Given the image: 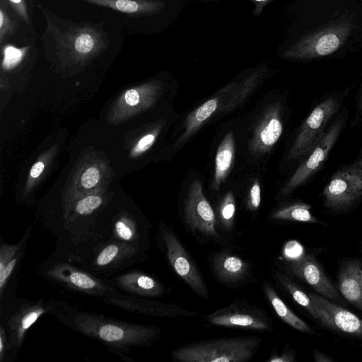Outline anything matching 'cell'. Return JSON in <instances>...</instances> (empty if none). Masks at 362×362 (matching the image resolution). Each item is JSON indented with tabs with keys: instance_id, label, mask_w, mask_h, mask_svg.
Returning <instances> with one entry per match:
<instances>
[{
	"instance_id": "6da1fadb",
	"label": "cell",
	"mask_w": 362,
	"mask_h": 362,
	"mask_svg": "<svg viewBox=\"0 0 362 362\" xmlns=\"http://www.w3.org/2000/svg\"><path fill=\"white\" fill-rule=\"evenodd\" d=\"M54 314L69 327L114 350L150 346L161 333L158 327L117 321L59 304Z\"/></svg>"
},
{
	"instance_id": "7a4b0ae2",
	"label": "cell",
	"mask_w": 362,
	"mask_h": 362,
	"mask_svg": "<svg viewBox=\"0 0 362 362\" xmlns=\"http://www.w3.org/2000/svg\"><path fill=\"white\" fill-rule=\"evenodd\" d=\"M262 341L257 336L207 339L176 348L171 357L180 362H246L255 356Z\"/></svg>"
},
{
	"instance_id": "3957f363",
	"label": "cell",
	"mask_w": 362,
	"mask_h": 362,
	"mask_svg": "<svg viewBox=\"0 0 362 362\" xmlns=\"http://www.w3.org/2000/svg\"><path fill=\"white\" fill-rule=\"evenodd\" d=\"M350 92V87L333 90L316 101L298 129L288 152V161H300L303 158L324 135L336 115L346 106Z\"/></svg>"
},
{
	"instance_id": "277c9868",
	"label": "cell",
	"mask_w": 362,
	"mask_h": 362,
	"mask_svg": "<svg viewBox=\"0 0 362 362\" xmlns=\"http://www.w3.org/2000/svg\"><path fill=\"white\" fill-rule=\"evenodd\" d=\"M349 117L346 105L334 118L321 139L300 160L293 175L285 183L282 193L288 195L310 180L321 170L344 130Z\"/></svg>"
},
{
	"instance_id": "5b68a950",
	"label": "cell",
	"mask_w": 362,
	"mask_h": 362,
	"mask_svg": "<svg viewBox=\"0 0 362 362\" xmlns=\"http://www.w3.org/2000/svg\"><path fill=\"white\" fill-rule=\"evenodd\" d=\"M352 30L350 18L336 20L303 36L284 52V57L311 60L330 55L345 43Z\"/></svg>"
},
{
	"instance_id": "8992f818",
	"label": "cell",
	"mask_w": 362,
	"mask_h": 362,
	"mask_svg": "<svg viewBox=\"0 0 362 362\" xmlns=\"http://www.w3.org/2000/svg\"><path fill=\"white\" fill-rule=\"evenodd\" d=\"M325 206L332 212H347L362 202V158L340 166L322 191Z\"/></svg>"
},
{
	"instance_id": "52a82bcc",
	"label": "cell",
	"mask_w": 362,
	"mask_h": 362,
	"mask_svg": "<svg viewBox=\"0 0 362 362\" xmlns=\"http://www.w3.org/2000/svg\"><path fill=\"white\" fill-rule=\"evenodd\" d=\"M158 245L176 275L195 294L208 300L209 293L204 276L196 262L172 228L165 224L159 226Z\"/></svg>"
},
{
	"instance_id": "ba28073f",
	"label": "cell",
	"mask_w": 362,
	"mask_h": 362,
	"mask_svg": "<svg viewBox=\"0 0 362 362\" xmlns=\"http://www.w3.org/2000/svg\"><path fill=\"white\" fill-rule=\"evenodd\" d=\"M184 224L186 230L199 242H221L214 210L203 192L200 181L190 184L184 205Z\"/></svg>"
},
{
	"instance_id": "9c48e42d",
	"label": "cell",
	"mask_w": 362,
	"mask_h": 362,
	"mask_svg": "<svg viewBox=\"0 0 362 362\" xmlns=\"http://www.w3.org/2000/svg\"><path fill=\"white\" fill-rule=\"evenodd\" d=\"M204 319L209 326L268 332L273 329V321L264 310L241 299H234Z\"/></svg>"
},
{
	"instance_id": "30bf717a",
	"label": "cell",
	"mask_w": 362,
	"mask_h": 362,
	"mask_svg": "<svg viewBox=\"0 0 362 362\" xmlns=\"http://www.w3.org/2000/svg\"><path fill=\"white\" fill-rule=\"evenodd\" d=\"M208 262L214 278L228 288H238L256 281L251 262L229 249L210 254Z\"/></svg>"
},
{
	"instance_id": "8fae6325",
	"label": "cell",
	"mask_w": 362,
	"mask_h": 362,
	"mask_svg": "<svg viewBox=\"0 0 362 362\" xmlns=\"http://www.w3.org/2000/svg\"><path fill=\"white\" fill-rule=\"evenodd\" d=\"M103 302L129 312L159 317H191L199 314L197 311L185 310L174 303H166L137 296L124 294L113 288L102 296Z\"/></svg>"
},
{
	"instance_id": "7c38bea8",
	"label": "cell",
	"mask_w": 362,
	"mask_h": 362,
	"mask_svg": "<svg viewBox=\"0 0 362 362\" xmlns=\"http://www.w3.org/2000/svg\"><path fill=\"white\" fill-rule=\"evenodd\" d=\"M105 46L99 30L87 26H74L59 34L57 48L68 57L80 60L96 54Z\"/></svg>"
},
{
	"instance_id": "4fadbf2b",
	"label": "cell",
	"mask_w": 362,
	"mask_h": 362,
	"mask_svg": "<svg viewBox=\"0 0 362 362\" xmlns=\"http://www.w3.org/2000/svg\"><path fill=\"white\" fill-rule=\"evenodd\" d=\"M54 282L81 293L103 296L114 288L107 281L96 278L65 263L57 262L45 272Z\"/></svg>"
},
{
	"instance_id": "5bb4252c",
	"label": "cell",
	"mask_w": 362,
	"mask_h": 362,
	"mask_svg": "<svg viewBox=\"0 0 362 362\" xmlns=\"http://www.w3.org/2000/svg\"><path fill=\"white\" fill-rule=\"evenodd\" d=\"M57 305L58 303L53 300L45 302L40 300L21 305L7 321L8 351L18 352L30 327L38 320L41 315L48 313L54 314Z\"/></svg>"
},
{
	"instance_id": "9a60e30c",
	"label": "cell",
	"mask_w": 362,
	"mask_h": 362,
	"mask_svg": "<svg viewBox=\"0 0 362 362\" xmlns=\"http://www.w3.org/2000/svg\"><path fill=\"white\" fill-rule=\"evenodd\" d=\"M317 320L334 330L362 338V320L352 313L337 305L327 298L310 293Z\"/></svg>"
},
{
	"instance_id": "2e32d148",
	"label": "cell",
	"mask_w": 362,
	"mask_h": 362,
	"mask_svg": "<svg viewBox=\"0 0 362 362\" xmlns=\"http://www.w3.org/2000/svg\"><path fill=\"white\" fill-rule=\"evenodd\" d=\"M285 269L287 274L308 284L324 297L333 300L340 298L337 290L313 255L305 254L296 260L287 261Z\"/></svg>"
},
{
	"instance_id": "e0dca14e",
	"label": "cell",
	"mask_w": 362,
	"mask_h": 362,
	"mask_svg": "<svg viewBox=\"0 0 362 362\" xmlns=\"http://www.w3.org/2000/svg\"><path fill=\"white\" fill-rule=\"evenodd\" d=\"M281 110V103L276 102L264 112L255 127L249 144L251 153L255 155L266 153L279 139L283 132Z\"/></svg>"
},
{
	"instance_id": "ac0fdd59",
	"label": "cell",
	"mask_w": 362,
	"mask_h": 362,
	"mask_svg": "<svg viewBox=\"0 0 362 362\" xmlns=\"http://www.w3.org/2000/svg\"><path fill=\"white\" fill-rule=\"evenodd\" d=\"M106 281L113 288L137 297H159L165 292L162 283L141 272H129Z\"/></svg>"
},
{
	"instance_id": "d6986e66",
	"label": "cell",
	"mask_w": 362,
	"mask_h": 362,
	"mask_svg": "<svg viewBox=\"0 0 362 362\" xmlns=\"http://www.w3.org/2000/svg\"><path fill=\"white\" fill-rule=\"evenodd\" d=\"M338 288L346 300L362 310V262L350 261L341 267Z\"/></svg>"
},
{
	"instance_id": "ffe728a7",
	"label": "cell",
	"mask_w": 362,
	"mask_h": 362,
	"mask_svg": "<svg viewBox=\"0 0 362 362\" xmlns=\"http://www.w3.org/2000/svg\"><path fill=\"white\" fill-rule=\"evenodd\" d=\"M135 16H150L161 11L165 3L160 0H83Z\"/></svg>"
},
{
	"instance_id": "44dd1931",
	"label": "cell",
	"mask_w": 362,
	"mask_h": 362,
	"mask_svg": "<svg viewBox=\"0 0 362 362\" xmlns=\"http://www.w3.org/2000/svg\"><path fill=\"white\" fill-rule=\"evenodd\" d=\"M140 247L119 241L105 245L93 258L92 266L96 269L115 268L132 255L135 256Z\"/></svg>"
},
{
	"instance_id": "7402d4cb",
	"label": "cell",
	"mask_w": 362,
	"mask_h": 362,
	"mask_svg": "<svg viewBox=\"0 0 362 362\" xmlns=\"http://www.w3.org/2000/svg\"><path fill=\"white\" fill-rule=\"evenodd\" d=\"M262 286L267 302L281 320L298 331L313 334L314 331L312 327L286 305L269 281L264 280Z\"/></svg>"
},
{
	"instance_id": "603a6c76",
	"label": "cell",
	"mask_w": 362,
	"mask_h": 362,
	"mask_svg": "<svg viewBox=\"0 0 362 362\" xmlns=\"http://www.w3.org/2000/svg\"><path fill=\"white\" fill-rule=\"evenodd\" d=\"M235 156V141L232 132L226 134L217 149L212 187L217 190L228 175Z\"/></svg>"
},
{
	"instance_id": "cb8c5ba5",
	"label": "cell",
	"mask_w": 362,
	"mask_h": 362,
	"mask_svg": "<svg viewBox=\"0 0 362 362\" xmlns=\"http://www.w3.org/2000/svg\"><path fill=\"white\" fill-rule=\"evenodd\" d=\"M221 98L222 95H218L208 100L187 116L185 120V132L175 143V147L186 141L216 110H221Z\"/></svg>"
},
{
	"instance_id": "d4e9b609",
	"label": "cell",
	"mask_w": 362,
	"mask_h": 362,
	"mask_svg": "<svg viewBox=\"0 0 362 362\" xmlns=\"http://www.w3.org/2000/svg\"><path fill=\"white\" fill-rule=\"evenodd\" d=\"M312 206L305 202H295L281 206L273 211L271 218L276 221L318 223L311 212Z\"/></svg>"
},
{
	"instance_id": "484cf974",
	"label": "cell",
	"mask_w": 362,
	"mask_h": 362,
	"mask_svg": "<svg viewBox=\"0 0 362 362\" xmlns=\"http://www.w3.org/2000/svg\"><path fill=\"white\" fill-rule=\"evenodd\" d=\"M273 277L296 303L306 309L315 320H317V313L313 305L310 296L305 293L288 274L274 272Z\"/></svg>"
},
{
	"instance_id": "4316f807",
	"label": "cell",
	"mask_w": 362,
	"mask_h": 362,
	"mask_svg": "<svg viewBox=\"0 0 362 362\" xmlns=\"http://www.w3.org/2000/svg\"><path fill=\"white\" fill-rule=\"evenodd\" d=\"M235 215V202L232 192H228L222 200L219 209V223L222 230L230 231L233 228Z\"/></svg>"
},
{
	"instance_id": "83f0119b",
	"label": "cell",
	"mask_w": 362,
	"mask_h": 362,
	"mask_svg": "<svg viewBox=\"0 0 362 362\" xmlns=\"http://www.w3.org/2000/svg\"><path fill=\"white\" fill-rule=\"evenodd\" d=\"M29 47L18 48L11 45H6L3 49V66L6 68L11 67L19 62L26 53Z\"/></svg>"
},
{
	"instance_id": "f1b7e54d",
	"label": "cell",
	"mask_w": 362,
	"mask_h": 362,
	"mask_svg": "<svg viewBox=\"0 0 362 362\" xmlns=\"http://www.w3.org/2000/svg\"><path fill=\"white\" fill-rule=\"evenodd\" d=\"M101 204L102 199L100 197L95 195L88 196L77 203L76 211L80 215H87L98 208Z\"/></svg>"
},
{
	"instance_id": "f546056e",
	"label": "cell",
	"mask_w": 362,
	"mask_h": 362,
	"mask_svg": "<svg viewBox=\"0 0 362 362\" xmlns=\"http://www.w3.org/2000/svg\"><path fill=\"white\" fill-rule=\"evenodd\" d=\"M23 243L16 245L2 244L0 249V272L7 264L21 250Z\"/></svg>"
},
{
	"instance_id": "4dcf8cb0",
	"label": "cell",
	"mask_w": 362,
	"mask_h": 362,
	"mask_svg": "<svg viewBox=\"0 0 362 362\" xmlns=\"http://www.w3.org/2000/svg\"><path fill=\"white\" fill-rule=\"evenodd\" d=\"M22 251L21 250L6 266L4 269L0 272V290L1 297L3 296V291L6 284L9 279L11 275L14 271L18 262L22 257Z\"/></svg>"
},
{
	"instance_id": "1f68e13d",
	"label": "cell",
	"mask_w": 362,
	"mask_h": 362,
	"mask_svg": "<svg viewBox=\"0 0 362 362\" xmlns=\"http://www.w3.org/2000/svg\"><path fill=\"white\" fill-rule=\"evenodd\" d=\"M15 30V23L7 13L1 8L0 9V41L1 43L8 35L13 34Z\"/></svg>"
},
{
	"instance_id": "d6a6232c",
	"label": "cell",
	"mask_w": 362,
	"mask_h": 362,
	"mask_svg": "<svg viewBox=\"0 0 362 362\" xmlns=\"http://www.w3.org/2000/svg\"><path fill=\"white\" fill-rule=\"evenodd\" d=\"M284 255L287 261H293L305 255L303 247L297 241L287 243L284 250Z\"/></svg>"
},
{
	"instance_id": "836d02e7",
	"label": "cell",
	"mask_w": 362,
	"mask_h": 362,
	"mask_svg": "<svg viewBox=\"0 0 362 362\" xmlns=\"http://www.w3.org/2000/svg\"><path fill=\"white\" fill-rule=\"evenodd\" d=\"M100 178V173L95 167L88 168L83 173L81 179L83 187L89 189L95 186Z\"/></svg>"
},
{
	"instance_id": "e575fe53",
	"label": "cell",
	"mask_w": 362,
	"mask_h": 362,
	"mask_svg": "<svg viewBox=\"0 0 362 362\" xmlns=\"http://www.w3.org/2000/svg\"><path fill=\"white\" fill-rule=\"evenodd\" d=\"M261 203V190L259 182L255 181L250 189L249 207L250 210H257Z\"/></svg>"
},
{
	"instance_id": "d590c367",
	"label": "cell",
	"mask_w": 362,
	"mask_h": 362,
	"mask_svg": "<svg viewBox=\"0 0 362 362\" xmlns=\"http://www.w3.org/2000/svg\"><path fill=\"white\" fill-rule=\"evenodd\" d=\"M21 18L26 23H29L30 17L28 8L24 0H8Z\"/></svg>"
},
{
	"instance_id": "8d00e7d4",
	"label": "cell",
	"mask_w": 362,
	"mask_h": 362,
	"mask_svg": "<svg viewBox=\"0 0 362 362\" xmlns=\"http://www.w3.org/2000/svg\"><path fill=\"white\" fill-rule=\"evenodd\" d=\"M295 360L293 354L290 351H285L278 355L276 351H273L269 358L268 362H293Z\"/></svg>"
},
{
	"instance_id": "74e56055",
	"label": "cell",
	"mask_w": 362,
	"mask_h": 362,
	"mask_svg": "<svg viewBox=\"0 0 362 362\" xmlns=\"http://www.w3.org/2000/svg\"><path fill=\"white\" fill-rule=\"evenodd\" d=\"M8 349V337L6 330L3 327L0 328V358L1 362H3L6 353Z\"/></svg>"
},
{
	"instance_id": "f35d334b",
	"label": "cell",
	"mask_w": 362,
	"mask_h": 362,
	"mask_svg": "<svg viewBox=\"0 0 362 362\" xmlns=\"http://www.w3.org/2000/svg\"><path fill=\"white\" fill-rule=\"evenodd\" d=\"M125 102L131 106L136 105L140 101V96L136 89L128 90L124 95Z\"/></svg>"
},
{
	"instance_id": "ab89813d",
	"label": "cell",
	"mask_w": 362,
	"mask_h": 362,
	"mask_svg": "<svg viewBox=\"0 0 362 362\" xmlns=\"http://www.w3.org/2000/svg\"><path fill=\"white\" fill-rule=\"evenodd\" d=\"M355 107L356 112V119L357 118L359 121L362 122V84L356 93Z\"/></svg>"
},
{
	"instance_id": "60d3db41",
	"label": "cell",
	"mask_w": 362,
	"mask_h": 362,
	"mask_svg": "<svg viewBox=\"0 0 362 362\" xmlns=\"http://www.w3.org/2000/svg\"><path fill=\"white\" fill-rule=\"evenodd\" d=\"M253 2L255 8L253 10V14L255 16H259L261 14L267 4L273 1L274 0H250Z\"/></svg>"
},
{
	"instance_id": "b9f144b4",
	"label": "cell",
	"mask_w": 362,
	"mask_h": 362,
	"mask_svg": "<svg viewBox=\"0 0 362 362\" xmlns=\"http://www.w3.org/2000/svg\"><path fill=\"white\" fill-rule=\"evenodd\" d=\"M155 140V135L149 134L144 136L139 142L138 146L140 149H144L151 144Z\"/></svg>"
},
{
	"instance_id": "7bdbcfd3",
	"label": "cell",
	"mask_w": 362,
	"mask_h": 362,
	"mask_svg": "<svg viewBox=\"0 0 362 362\" xmlns=\"http://www.w3.org/2000/svg\"><path fill=\"white\" fill-rule=\"evenodd\" d=\"M44 167H45V165L42 162H40V161L37 162L35 164L33 165V166L32 167V168L30 170V176L33 178H36V177H39L40 175L43 171Z\"/></svg>"
},
{
	"instance_id": "ee69618b",
	"label": "cell",
	"mask_w": 362,
	"mask_h": 362,
	"mask_svg": "<svg viewBox=\"0 0 362 362\" xmlns=\"http://www.w3.org/2000/svg\"><path fill=\"white\" fill-rule=\"evenodd\" d=\"M314 358L315 361L317 362H332L333 359H332L329 356L320 353L317 351L314 352Z\"/></svg>"
},
{
	"instance_id": "f6af8a7d",
	"label": "cell",
	"mask_w": 362,
	"mask_h": 362,
	"mask_svg": "<svg viewBox=\"0 0 362 362\" xmlns=\"http://www.w3.org/2000/svg\"><path fill=\"white\" fill-rule=\"evenodd\" d=\"M357 156L362 158V146L360 148Z\"/></svg>"
}]
</instances>
